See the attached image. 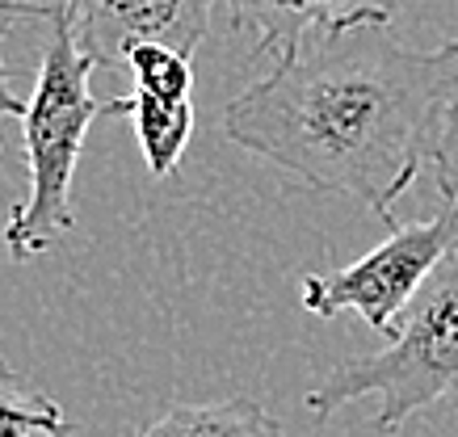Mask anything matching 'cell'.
I'll list each match as a JSON object with an SVG mask.
<instances>
[{
  "mask_svg": "<svg viewBox=\"0 0 458 437\" xmlns=\"http://www.w3.org/2000/svg\"><path fill=\"white\" fill-rule=\"evenodd\" d=\"M101 113L135 122L140 152L148 160L152 177H173L177 172L181 155L190 147V135H194V101L156 97V93H143V88H131L126 97L101 101Z\"/></svg>",
  "mask_w": 458,
  "mask_h": 437,
  "instance_id": "cell-7",
  "label": "cell"
},
{
  "mask_svg": "<svg viewBox=\"0 0 458 437\" xmlns=\"http://www.w3.org/2000/svg\"><path fill=\"white\" fill-rule=\"evenodd\" d=\"M450 248H458V206H445L442 214L420 223L391 227L387 240L345 269L307 273L299 286V303L319 320L361 315L375 332L391 337L408 303Z\"/></svg>",
  "mask_w": 458,
  "mask_h": 437,
  "instance_id": "cell-4",
  "label": "cell"
},
{
  "mask_svg": "<svg viewBox=\"0 0 458 437\" xmlns=\"http://www.w3.org/2000/svg\"><path fill=\"white\" fill-rule=\"evenodd\" d=\"M126 68L135 76V88L156 97L194 101V59L160 43H140L126 51Z\"/></svg>",
  "mask_w": 458,
  "mask_h": 437,
  "instance_id": "cell-10",
  "label": "cell"
},
{
  "mask_svg": "<svg viewBox=\"0 0 458 437\" xmlns=\"http://www.w3.org/2000/svg\"><path fill=\"white\" fill-rule=\"evenodd\" d=\"M215 0H72L76 43L98 68L126 63V51L140 43L173 46L194 59L207 38Z\"/></svg>",
  "mask_w": 458,
  "mask_h": 437,
  "instance_id": "cell-5",
  "label": "cell"
},
{
  "mask_svg": "<svg viewBox=\"0 0 458 437\" xmlns=\"http://www.w3.org/2000/svg\"><path fill=\"white\" fill-rule=\"evenodd\" d=\"M0 17H42L38 80L21 113V139H26V169L30 189L21 206H13L4 223V248L13 261L47 253L51 244L76 227L72 214V177L81 164L84 135L101 113V101L93 97V71L98 63L84 55L72 26V0H0Z\"/></svg>",
  "mask_w": 458,
  "mask_h": 437,
  "instance_id": "cell-2",
  "label": "cell"
},
{
  "mask_svg": "<svg viewBox=\"0 0 458 437\" xmlns=\"http://www.w3.org/2000/svg\"><path fill=\"white\" fill-rule=\"evenodd\" d=\"M361 395L383 399L375 416L378 433H395L408 416L458 399V248H450L425 278L387 345L333 366L303 404L324 421Z\"/></svg>",
  "mask_w": 458,
  "mask_h": 437,
  "instance_id": "cell-3",
  "label": "cell"
},
{
  "mask_svg": "<svg viewBox=\"0 0 458 437\" xmlns=\"http://www.w3.org/2000/svg\"><path fill=\"white\" fill-rule=\"evenodd\" d=\"M458 101V43L417 51L391 13L316 26L223 113V135L395 227V202L433 164Z\"/></svg>",
  "mask_w": 458,
  "mask_h": 437,
  "instance_id": "cell-1",
  "label": "cell"
},
{
  "mask_svg": "<svg viewBox=\"0 0 458 437\" xmlns=\"http://www.w3.org/2000/svg\"><path fill=\"white\" fill-rule=\"evenodd\" d=\"M0 21H4V17H0ZM0 38H4V29H0ZM21 113H26V101H17L9 68H4V55H0V122H4V118H21Z\"/></svg>",
  "mask_w": 458,
  "mask_h": 437,
  "instance_id": "cell-12",
  "label": "cell"
},
{
  "mask_svg": "<svg viewBox=\"0 0 458 437\" xmlns=\"http://www.w3.org/2000/svg\"><path fill=\"white\" fill-rule=\"evenodd\" d=\"M0 437H72L64 408L4 362H0Z\"/></svg>",
  "mask_w": 458,
  "mask_h": 437,
  "instance_id": "cell-9",
  "label": "cell"
},
{
  "mask_svg": "<svg viewBox=\"0 0 458 437\" xmlns=\"http://www.w3.org/2000/svg\"><path fill=\"white\" fill-rule=\"evenodd\" d=\"M433 177H437L445 206H458V101L450 105L442 143H437V155H433Z\"/></svg>",
  "mask_w": 458,
  "mask_h": 437,
  "instance_id": "cell-11",
  "label": "cell"
},
{
  "mask_svg": "<svg viewBox=\"0 0 458 437\" xmlns=\"http://www.w3.org/2000/svg\"><path fill=\"white\" fill-rule=\"evenodd\" d=\"M232 26L257 34V55L286 59L316 26L378 9L375 0H223Z\"/></svg>",
  "mask_w": 458,
  "mask_h": 437,
  "instance_id": "cell-6",
  "label": "cell"
},
{
  "mask_svg": "<svg viewBox=\"0 0 458 437\" xmlns=\"http://www.w3.org/2000/svg\"><path fill=\"white\" fill-rule=\"evenodd\" d=\"M135 437H286L282 421L257 399H223V404H177Z\"/></svg>",
  "mask_w": 458,
  "mask_h": 437,
  "instance_id": "cell-8",
  "label": "cell"
}]
</instances>
